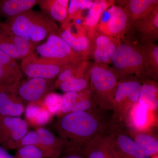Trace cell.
I'll return each instance as SVG.
<instances>
[{"instance_id":"cell-34","label":"cell","mask_w":158,"mask_h":158,"mask_svg":"<svg viewBox=\"0 0 158 158\" xmlns=\"http://www.w3.org/2000/svg\"><path fill=\"white\" fill-rule=\"evenodd\" d=\"M15 156L23 158H45L39 148L34 145H27L17 148Z\"/></svg>"},{"instance_id":"cell-9","label":"cell","mask_w":158,"mask_h":158,"mask_svg":"<svg viewBox=\"0 0 158 158\" xmlns=\"http://www.w3.org/2000/svg\"><path fill=\"white\" fill-rule=\"evenodd\" d=\"M70 65H61L41 59L33 52L22 59L21 69L28 79L41 78L55 80L62 71Z\"/></svg>"},{"instance_id":"cell-20","label":"cell","mask_w":158,"mask_h":158,"mask_svg":"<svg viewBox=\"0 0 158 158\" xmlns=\"http://www.w3.org/2000/svg\"><path fill=\"white\" fill-rule=\"evenodd\" d=\"M140 80L141 86L138 103L149 111H156L158 107L157 82L144 77Z\"/></svg>"},{"instance_id":"cell-4","label":"cell","mask_w":158,"mask_h":158,"mask_svg":"<svg viewBox=\"0 0 158 158\" xmlns=\"http://www.w3.org/2000/svg\"><path fill=\"white\" fill-rule=\"evenodd\" d=\"M110 67L118 80L144 77V71L140 44L137 40L123 38L113 55Z\"/></svg>"},{"instance_id":"cell-26","label":"cell","mask_w":158,"mask_h":158,"mask_svg":"<svg viewBox=\"0 0 158 158\" xmlns=\"http://www.w3.org/2000/svg\"><path fill=\"white\" fill-rule=\"evenodd\" d=\"M91 63L88 60L82 61L68 66L64 69L54 81L53 88L57 89L61 83L72 78L85 76L89 73Z\"/></svg>"},{"instance_id":"cell-31","label":"cell","mask_w":158,"mask_h":158,"mask_svg":"<svg viewBox=\"0 0 158 158\" xmlns=\"http://www.w3.org/2000/svg\"><path fill=\"white\" fill-rule=\"evenodd\" d=\"M98 107L91 96L90 89L79 92V96L71 112L88 111Z\"/></svg>"},{"instance_id":"cell-32","label":"cell","mask_w":158,"mask_h":158,"mask_svg":"<svg viewBox=\"0 0 158 158\" xmlns=\"http://www.w3.org/2000/svg\"><path fill=\"white\" fill-rule=\"evenodd\" d=\"M42 102L44 107L52 116H58L62 107V94L51 91L47 94Z\"/></svg>"},{"instance_id":"cell-30","label":"cell","mask_w":158,"mask_h":158,"mask_svg":"<svg viewBox=\"0 0 158 158\" xmlns=\"http://www.w3.org/2000/svg\"><path fill=\"white\" fill-rule=\"evenodd\" d=\"M89 88V73L85 76L73 78L61 83L59 88L62 92H79Z\"/></svg>"},{"instance_id":"cell-14","label":"cell","mask_w":158,"mask_h":158,"mask_svg":"<svg viewBox=\"0 0 158 158\" xmlns=\"http://www.w3.org/2000/svg\"><path fill=\"white\" fill-rule=\"evenodd\" d=\"M110 9L111 15L107 26L108 35L121 40L131 31V25L124 9L115 5Z\"/></svg>"},{"instance_id":"cell-8","label":"cell","mask_w":158,"mask_h":158,"mask_svg":"<svg viewBox=\"0 0 158 158\" xmlns=\"http://www.w3.org/2000/svg\"><path fill=\"white\" fill-rule=\"evenodd\" d=\"M28 129L27 123L21 117L0 116V145L7 150L17 149Z\"/></svg>"},{"instance_id":"cell-39","label":"cell","mask_w":158,"mask_h":158,"mask_svg":"<svg viewBox=\"0 0 158 158\" xmlns=\"http://www.w3.org/2000/svg\"><path fill=\"white\" fill-rule=\"evenodd\" d=\"M0 158H15V157L8 152V150L0 145Z\"/></svg>"},{"instance_id":"cell-16","label":"cell","mask_w":158,"mask_h":158,"mask_svg":"<svg viewBox=\"0 0 158 158\" xmlns=\"http://www.w3.org/2000/svg\"><path fill=\"white\" fill-rule=\"evenodd\" d=\"M140 49L144 68V75L143 77L156 81H158V77L157 44H140Z\"/></svg>"},{"instance_id":"cell-33","label":"cell","mask_w":158,"mask_h":158,"mask_svg":"<svg viewBox=\"0 0 158 158\" xmlns=\"http://www.w3.org/2000/svg\"><path fill=\"white\" fill-rule=\"evenodd\" d=\"M78 96L79 93L76 92H67L62 94V107L59 117L71 112Z\"/></svg>"},{"instance_id":"cell-2","label":"cell","mask_w":158,"mask_h":158,"mask_svg":"<svg viewBox=\"0 0 158 158\" xmlns=\"http://www.w3.org/2000/svg\"><path fill=\"white\" fill-rule=\"evenodd\" d=\"M3 24L13 34L38 43L51 33L60 34L55 21L43 12L30 10L8 18Z\"/></svg>"},{"instance_id":"cell-22","label":"cell","mask_w":158,"mask_h":158,"mask_svg":"<svg viewBox=\"0 0 158 158\" xmlns=\"http://www.w3.org/2000/svg\"><path fill=\"white\" fill-rule=\"evenodd\" d=\"M124 126L127 132L139 147L152 157L158 153V140L156 136L147 130L140 131Z\"/></svg>"},{"instance_id":"cell-24","label":"cell","mask_w":158,"mask_h":158,"mask_svg":"<svg viewBox=\"0 0 158 158\" xmlns=\"http://www.w3.org/2000/svg\"><path fill=\"white\" fill-rule=\"evenodd\" d=\"M39 1L4 0L0 2V15L8 18L14 17L31 10Z\"/></svg>"},{"instance_id":"cell-35","label":"cell","mask_w":158,"mask_h":158,"mask_svg":"<svg viewBox=\"0 0 158 158\" xmlns=\"http://www.w3.org/2000/svg\"><path fill=\"white\" fill-rule=\"evenodd\" d=\"M0 50L5 52L13 59H21L19 54L14 44L8 37L0 31Z\"/></svg>"},{"instance_id":"cell-18","label":"cell","mask_w":158,"mask_h":158,"mask_svg":"<svg viewBox=\"0 0 158 158\" xmlns=\"http://www.w3.org/2000/svg\"><path fill=\"white\" fill-rule=\"evenodd\" d=\"M60 35L75 52L90 59L92 46L87 35L72 33L62 27L60 29Z\"/></svg>"},{"instance_id":"cell-12","label":"cell","mask_w":158,"mask_h":158,"mask_svg":"<svg viewBox=\"0 0 158 158\" xmlns=\"http://www.w3.org/2000/svg\"><path fill=\"white\" fill-rule=\"evenodd\" d=\"M18 87L0 86V116L20 117L24 113L26 105L18 94Z\"/></svg>"},{"instance_id":"cell-5","label":"cell","mask_w":158,"mask_h":158,"mask_svg":"<svg viewBox=\"0 0 158 158\" xmlns=\"http://www.w3.org/2000/svg\"><path fill=\"white\" fill-rule=\"evenodd\" d=\"M111 150L116 158H152L127 134L122 118L113 113L106 131Z\"/></svg>"},{"instance_id":"cell-6","label":"cell","mask_w":158,"mask_h":158,"mask_svg":"<svg viewBox=\"0 0 158 158\" xmlns=\"http://www.w3.org/2000/svg\"><path fill=\"white\" fill-rule=\"evenodd\" d=\"M36 50L40 58L61 65H73L89 59L75 52L57 33L49 34L47 40L38 44Z\"/></svg>"},{"instance_id":"cell-38","label":"cell","mask_w":158,"mask_h":158,"mask_svg":"<svg viewBox=\"0 0 158 158\" xmlns=\"http://www.w3.org/2000/svg\"><path fill=\"white\" fill-rule=\"evenodd\" d=\"M0 65L6 66H19L15 59L1 50H0Z\"/></svg>"},{"instance_id":"cell-36","label":"cell","mask_w":158,"mask_h":158,"mask_svg":"<svg viewBox=\"0 0 158 158\" xmlns=\"http://www.w3.org/2000/svg\"><path fill=\"white\" fill-rule=\"evenodd\" d=\"M40 144V141L39 136L36 130L30 131L25 135L21 140L18 148L27 145H34L39 148Z\"/></svg>"},{"instance_id":"cell-27","label":"cell","mask_w":158,"mask_h":158,"mask_svg":"<svg viewBox=\"0 0 158 158\" xmlns=\"http://www.w3.org/2000/svg\"><path fill=\"white\" fill-rule=\"evenodd\" d=\"M120 41V40L116 39L109 44L94 48L92 49L90 58L98 64L106 65L111 64L112 58Z\"/></svg>"},{"instance_id":"cell-40","label":"cell","mask_w":158,"mask_h":158,"mask_svg":"<svg viewBox=\"0 0 158 158\" xmlns=\"http://www.w3.org/2000/svg\"><path fill=\"white\" fill-rule=\"evenodd\" d=\"M15 158H22V157H19V156H15Z\"/></svg>"},{"instance_id":"cell-21","label":"cell","mask_w":158,"mask_h":158,"mask_svg":"<svg viewBox=\"0 0 158 158\" xmlns=\"http://www.w3.org/2000/svg\"><path fill=\"white\" fill-rule=\"evenodd\" d=\"M106 131L82 148L85 158H116L110 148Z\"/></svg>"},{"instance_id":"cell-25","label":"cell","mask_w":158,"mask_h":158,"mask_svg":"<svg viewBox=\"0 0 158 158\" xmlns=\"http://www.w3.org/2000/svg\"><path fill=\"white\" fill-rule=\"evenodd\" d=\"M0 31L14 44L19 54L21 59H23L34 52L38 43L32 42L24 37H21L9 31L4 26L2 23H0Z\"/></svg>"},{"instance_id":"cell-37","label":"cell","mask_w":158,"mask_h":158,"mask_svg":"<svg viewBox=\"0 0 158 158\" xmlns=\"http://www.w3.org/2000/svg\"><path fill=\"white\" fill-rule=\"evenodd\" d=\"M59 158H86L83 149L78 147H67L63 148Z\"/></svg>"},{"instance_id":"cell-17","label":"cell","mask_w":158,"mask_h":158,"mask_svg":"<svg viewBox=\"0 0 158 158\" xmlns=\"http://www.w3.org/2000/svg\"><path fill=\"white\" fill-rule=\"evenodd\" d=\"M69 0L39 1L43 12L54 21L62 24L67 22L68 15Z\"/></svg>"},{"instance_id":"cell-10","label":"cell","mask_w":158,"mask_h":158,"mask_svg":"<svg viewBox=\"0 0 158 158\" xmlns=\"http://www.w3.org/2000/svg\"><path fill=\"white\" fill-rule=\"evenodd\" d=\"M55 81L41 78H29L25 81L21 82L18 94L25 105L42 101L47 94L53 89Z\"/></svg>"},{"instance_id":"cell-19","label":"cell","mask_w":158,"mask_h":158,"mask_svg":"<svg viewBox=\"0 0 158 158\" xmlns=\"http://www.w3.org/2000/svg\"><path fill=\"white\" fill-rule=\"evenodd\" d=\"M26 121L37 128L43 127L50 122L53 116L44 107L42 101L30 103L25 109Z\"/></svg>"},{"instance_id":"cell-1","label":"cell","mask_w":158,"mask_h":158,"mask_svg":"<svg viewBox=\"0 0 158 158\" xmlns=\"http://www.w3.org/2000/svg\"><path fill=\"white\" fill-rule=\"evenodd\" d=\"M110 111L98 107L88 111L71 112L59 117L54 127L63 141L64 148H83L103 134L113 116Z\"/></svg>"},{"instance_id":"cell-13","label":"cell","mask_w":158,"mask_h":158,"mask_svg":"<svg viewBox=\"0 0 158 158\" xmlns=\"http://www.w3.org/2000/svg\"><path fill=\"white\" fill-rule=\"evenodd\" d=\"M115 3L124 9L131 25L146 17L158 7V0H118Z\"/></svg>"},{"instance_id":"cell-28","label":"cell","mask_w":158,"mask_h":158,"mask_svg":"<svg viewBox=\"0 0 158 158\" xmlns=\"http://www.w3.org/2000/svg\"><path fill=\"white\" fill-rule=\"evenodd\" d=\"M22 73L19 66L0 65V86L18 87L21 82Z\"/></svg>"},{"instance_id":"cell-15","label":"cell","mask_w":158,"mask_h":158,"mask_svg":"<svg viewBox=\"0 0 158 158\" xmlns=\"http://www.w3.org/2000/svg\"><path fill=\"white\" fill-rule=\"evenodd\" d=\"M35 130L40 138L39 148L45 158H59L64 148L62 139L45 127H38Z\"/></svg>"},{"instance_id":"cell-3","label":"cell","mask_w":158,"mask_h":158,"mask_svg":"<svg viewBox=\"0 0 158 158\" xmlns=\"http://www.w3.org/2000/svg\"><path fill=\"white\" fill-rule=\"evenodd\" d=\"M89 89L98 106L113 111L114 94L118 81L108 65L94 63L89 70Z\"/></svg>"},{"instance_id":"cell-23","label":"cell","mask_w":158,"mask_h":158,"mask_svg":"<svg viewBox=\"0 0 158 158\" xmlns=\"http://www.w3.org/2000/svg\"><path fill=\"white\" fill-rule=\"evenodd\" d=\"M148 110L139 103L136 104L122 118L125 126L134 129L144 131L148 123Z\"/></svg>"},{"instance_id":"cell-29","label":"cell","mask_w":158,"mask_h":158,"mask_svg":"<svg viewBox=\"0 0 158 158\" xmlns=\"http://www.w3.org/2000/svg\"><path fill=\"white\" fill-rule=\"evenodd\" d=\"M104 9L102 7L99 0L94 1L93 6L85 17V26L87 36L90 40L96 32L101 15Z\"/></svg>"},{"instance_id":"cell-11","label":"cell","mask_w":158,"mask_h":158,"mask_svg":"<svg viewBox=\"0 0 158 158\" xmlns=\"http://www.w3.org/2000/svg\"><path fill=\"white\" fill-rule=\"evenodd\" d=\"M131 27L139 44L156 43L158 40V7L146 17L133 23Z\"/></svg>"},{"instance_id":"cell-7","label":"cell","mask_w":158,"mask_h":158,"mask_svg":"<svg viewBox=\"0 0 158 158\" xmlns=\"http://www.w3.org/2000/svg\"><path fill=\"white\" fill-rule=\"evenodd\" d=\"M141 86L140 79L130 77L118 81L113 103V112L124 118L129 111L138 102Z\"/></svg>"}]
</instances>
